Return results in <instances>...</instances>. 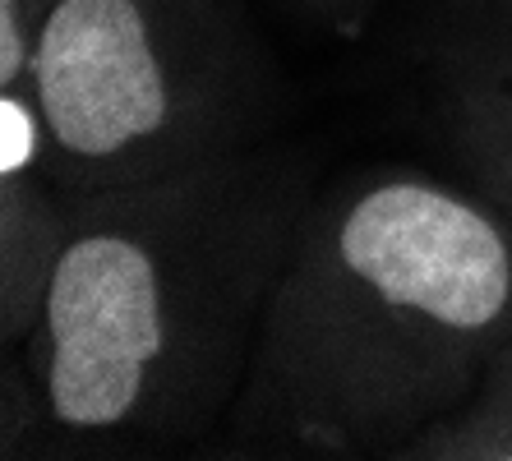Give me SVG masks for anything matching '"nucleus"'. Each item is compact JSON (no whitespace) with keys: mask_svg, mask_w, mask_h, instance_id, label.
Listing matches in <instances>:
<instances>
[{"mask_svg":"<svg viewBox=\"0 0 512 461\" xmlns=\"http://www.w3.org/2000/svg\"><path fill=\"white\" fill-rule=\"evenodd\" d=\"M213 88V28L194 0H47L24 83L74 194L190 171Z\"/></svg>","mask_w":512,"mask_h":461,"instance_id":"7ed1b4c3","label":"nucleus"},{"mask_svg":"<svg viewBox=\"0 0 512 461\" xmlns=\"http://www.w3.org/2000/svg\"><path fill=\"white\" fill-rule=\"evenodd\" d=\"M47 157V125L24 88H0V180L33 176Z\"/></svg>","mask_w":512,"mask_h":461,"instance_id":"423d86ee","label":"nucleus"},{"mask_svg":"<svg viewBox=\"0 0 512 461\" xmlns=\"http://www.w3.org/2000/svg\"><path fill=\"white\" fill-rule=\"evenodd\" d=\"M0 226H5V332H33L47 300L51 268L70 236V208L51 203L33 176L0 180Z\"/></svg>","mask_w":512,"mask_h":461,"instance_id":"20e7f679","label":"nucleus"},{"mask_svg":"<svg viewBox=\"0 0 512 461\" xmlns=\"http://www.w3.org/2000/svg\"><path fill=\"white\" fill-rule=\"evenodd\" d=\"M434 457H494V461H512V379L503 374L489 388L485 406L476 411V425L457 429V434L429 438Z\"/></svg>","mask_w":512,"mask_h":461,"instance_id":"39448f33","label":"nucleus"},{"mask_svg":"<svg viewBox=\"0 0 512 461\" xmlns=\"http://www.w3.org/2000/svg\"><path fill=\"white\" fill-rule=\"evenodd\" d=\"M512 342V231L425 176H379L300 236L259 379L305 443H374L462 397Z\"/></svg>","mask_w":512,"mask_h":461,"instance_id":"f257e3e1","label":"nucleus"},{"mask_svg":"<svg viewBox=\"0 0 512 461\" xmlns=\"http://www.w3.org/2000/svg\"><path fill=\"white\" fill-rule=\"evenodd\" d=\"M42 14H47V0L42 5L0 0V88H24L28 83Z\"/></svg>","mask_w":512,"mask_h":461,"instance_id":"0eeeda50","label":"nucleus"},{"mask_svg":"<svg viewBox=\"0 0 512 461\" xmlns=\"http://www.w3.org/2000/svg\"><path fill=\"white\" fill-rule=\"evenodd\" d=\"M263 231L199 171L74 194L33 342L51 425L79 438L180 415L227 365L259 296Z\"/></svg>","mask_w":512,"mask_h":461,"instance_id":"f03ea898","label":"nucleus"}]
</instances>
